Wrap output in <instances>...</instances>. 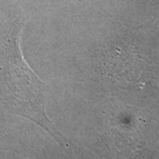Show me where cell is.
Instances as JSON below:
<instances>
[{"label": "cell", "mask_w": 159, "mask_h": 159, "mask_svg": "<svg viewBox=\"0 0 159 159\" xmlns=\"http://www.w3.org/2000/svg\"><path fill=\"white\" fill-rule=\"evenodd\" d=\"M23 23L16 22L0 44V94L3 103L14 113L43 127L60 147L67 142L46 114L44 82L24 60L20 48Z\"/></svg>", "instance_id": "obj_1"}]
</instances>
